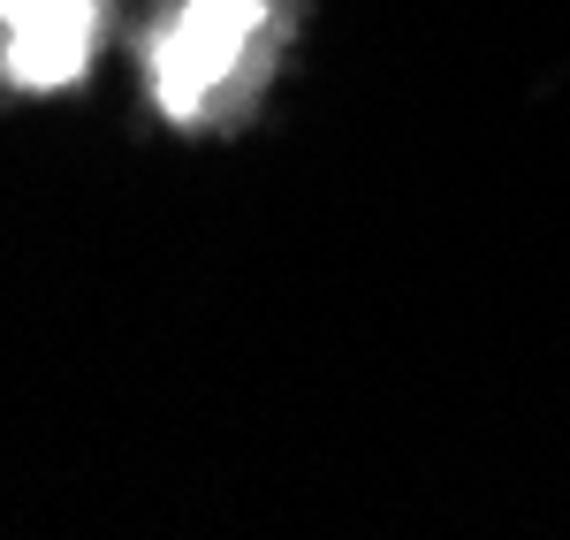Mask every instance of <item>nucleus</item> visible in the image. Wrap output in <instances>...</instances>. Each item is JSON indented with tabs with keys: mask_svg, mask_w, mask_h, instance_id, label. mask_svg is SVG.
<instances>
[{
	"mask_svg": "<svg viewBox=\"0 0 570 540\" xmlns=\"http://www.w3.org/2000/svg\"><path fill=\"white\" fill-rule=\"evenodd\" d=\"M266 0H190L153 46V99L168 122H198V107L220 91V77L259 39Z\"/></svg>",
	"mask_w": 570,
	"mask_h": 540,
	"instance_id": "obj_1",
	"label": "nucleus"
},
{
	"mask_svg": "<svg viewBox=\"0 0 570 540\" xmlns=\"http://www.w3.org/2000/svg\"><path fill=\"white\" fill-rule=\"evenodd\" d=\"M99 39V0H0V69L31 91L85 77Z\"/></svg>",
	"mask_w": 570,
	"mask_h": 540,
	"instance_id": "obj_2",
	"label": "nucleus"
}]
</instances>
